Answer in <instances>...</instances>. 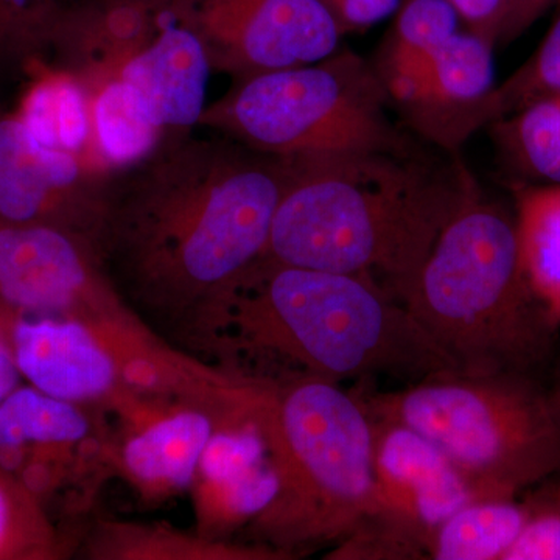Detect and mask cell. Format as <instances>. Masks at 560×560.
Instances as JSON below:
<instances>
[{
    "instance_id": "obj_12",
    "label": "cell",
    "mask_w": 560,
    "mask_h": 560,
    "mask_svg": "<svg viewBox=\"0 0 560 560\" xmlns=\"http://www.w3.org/2000/svg\"><path fill=\"white\" fill-rule=\"evenodd\" d=\"M10 341L22 378L55 399L108 415L145 396L131 388L114 353L75 320L11 315Z\"/></svg>"
},
{
    "instance_id": "obj_16",
    "label": "cell",
    "mask_w": 560,
    "mask_h": 560,
    "mask_svg": "<svg viewBox=\"0 0 560 560\" xmlns=\"http://www.w3.org/2000/svg\"><path fill=\"white\" fill-rule=\"evenodd\" d=\"M212 72L205 44L180 20L173 0L158 31L125 65L119 79L135 88L153 120L171 135L198 128Z\"/></svg>"
},
{
    "instance_id": "obj_24",
    "label": "cell",
    "mask_w": 560,
    "mask_h": 560,
    "mask_svg": "<svg viewBox=\"0 0 560 560\" xmlns=\"http://www.w3.org/2000/svg\"><path fill=\"white\" fill-rule=\"evenodd\" d=\"M62 0H0V83L49 61Z\"/></svg>"
},
{
    "instance_id": "obj_20",
    "label": "cell",
    "mask_w": 560,
    "mask_h": 560,
    "mask_svg": "<svg viewBox=\"0 0 560 560\" xmlns=\"http://www.w3.org/2000/svg\"><path fill=\"white\" fill-rule=\"evenodd\" d=\"M528 515V501H470L431 530L427 556L431 560H501Z\"/></svg>"
},
{
    "instance_id": "obj_11",
    "label": "cell",
    "mask_w": 560,
    "mask_h": 560,
    "mask_svg": "<svg viewBox=\"0 0 560 560\" xmlns=\"http://www.w3.org/2000/svg\"><path fill=\"white\" fill-rule=\"evenodd\" d=\"M106 175L43 145L14 110L0 109V219L60 228L92 243Z\"/></svg>"
},
{
    "instance_id": "obj_32",
    "label": "cell",
    "mask_w": 560,
    "mask_h": 560,
    "mask_svg": "<svg viewBox=\"0 0 560 560\" xmlns=\"http://www.w3.org/2000/svg\"><path fill=\"white\" fill-rule=\"evenodd\" d=\"M10 313L0 311V401L20 388L22 375L10 341Z\"/></svg>"
},
{
    "instance_id": "obj_1",
    "label": "cell",
    "mask_w": 560,
    "mask_h": 560,
    "mask_svg": "<svg viewBox=\"0 0 560 560\" xmlns=\"http://www.w3.org/2000/svg\"><path fill=\"white\" fill-rule=\"evenodd\" d=\"M287 183L282 158L195 130L106 175L94 246L140 318L176 348L198 313L264 256Z\"/></svg>"
},
{
    "instance_id": "obj_6",
    "label": "cell",
    "mask_w": 560,
    "mask_h": 560,
    "mask_svg": "<svg viewBox=\"0 0 560 560\" xmlns=\"http://www.w3.org/2000/svg\"><path fill=\"white\" fill-rule=\"evenodd\" d=\"M361 397L372 419L433 442L481 500L515 499L560 470V425L534 375L445 372Z\"/></svg>"
},
{
    "instance_id": "obj_31",
    "label": "cell",
    "mask_w": 560,
    "mask_h": 560,
    "mask_svg": "<svg viewBox=\"0 0 560 560\" xmlns=\"http://www.w3.org/2000/svg\"><path fill=\"white\" fill-rule=\"evenodd\" d=\"M470 32L495 44L506 20L511 0H448Z\"/></svg>"
},
{
    "instance_id": "obj_33",
    "label": "cell",
    "mask_w": 560,
    "mask_h": 560,
    "mask_svg": "<svg viewBox=\"0 0 560 560\" xmlns=\"http://www.w3.org/2000/svg\"><path fill=\"white\" fill-rule=\"evenodd\" d=\"M550 396H551L552 408H555L556 418H558V422L560 425V388H559L558 393L550 394Z\"/></svg>"
},
{
    "instance_id": "obj_3",
    "label": "cell",
    "mask_w": 560,
    "mask_h": 560,
    "mask_svg": "<svg viewBox=\"0 0 560 560\" xmlns=\"http://www.w3.org/2000/svg\"><path fill=\"white\" fill-rule=\"evenodd\" d=\"M287 183L264 259L370 280L404 301L474 180L422 153L282 158Z\"/></svg>"
},
{
    "instance_id": "obj_19",
    "label": "cell",
    "mask_w": 560,
    "mask_h": 560,
    "mask_svg": "<svg viewBox=\"0 0 560 560\" xmlns=\"http://www.w3.org/2000/svg\"><path fill=\"white\" fill-rule=\"evenodd\" d=\"M91 119V167L103 173L145 160L167 136L135 88L120 79L109 81L92 97Z\"/></svg>"
},
{
    "instance_id": "obj_2",
    "label": "cell",
    "mask_w": 560,
    "mask_h": 560,
    "mask_svg": "<svg viewBox=\"0 0 560 560\" xmlns=\"http://www.w3.org/2000/svg\"><path fill=\"white\" fill-rule=\"evenodd\" d=\"M176 348L232 377L279 385L458 372L401 302L370 280L264 259L205 305Z\"/></svg>"
},
{
    "instance_id": "obj_10",
    "label": "cell",
    "mask_w": 560,
    "mask_h": 560,
    "mask_svg": "<svg viewBox=\"0 0 560 560\" xmlns=\"http://www.w3.org/2000/svg\"><path fill=\"white\" fill-rule=\"evenodd\" d=\"M105 418L110 475L127 482L147 508L190 490L202 452L217 423L224 420L189 401L150 396Z\"/></svg>"
},
{
    "instance_id": "obj_13",
    "label": "cell",
    "mask_w": 560,
    "mask_h": 560,
    "mask_svg": "<svg viewBox=\"0 0 560 560\" xmlns=\"http://www.w3.org/2000/svg\"><path fill=\"white\" fill-rule=\"evenodd\" d=\"M276 490L278 477L256 412L220 420L189 490L195 530L208 539H235L270 504Z\"/></svg>"
},
{
    "instance_id": "obj_21",
    "label": "cell",
    "mask_w": 560,
    "mask_h": 560,
    "mask_svg": "<svg viewBox=\"0 0 560 560\" xmlns=\"http://www.w3.org/2000/svg\"><path fill=\"white\" fill-rule=\"evenodd\" d=\"M517 231L523 268L537 300L560 326V186L517 191Z\"/></svg>"
},
{
    "instance_id": "obj_28",
    "label": "cell",
    "mask_w": 560,
    "mask_h": 560,
    "mask_svg": "<svg viewBox=\"0 0 560 560\" xmlns=\"http://www.w3.org/2000/svg\"><path fill=\"white\" fill-rule=\"evenodd\" d=\"M458 11L448 0H408L401 7L390 55L431 60V55L458 32Z\"/></svg>"
},
{
    "instance_id": "obj_9",
    "label": "cell",
    "mask_w": 560,
    "mask_h": 560,
    "mask_svg": "<svg viewBox=\"0 0 560 560\" xmlns=\"http://www.w3.org/2000/svg\"><path fill=\"white\" fill-rule=\"evenodd\" d=\"M213 72L245 80L335 54L342 32L320 0H175Z\"/></svg>"
},
{
    "instance_id": "obj_14",
    "label": "cell",
    "mask_w": 560,
    "mask_h": 560,
    "mask_svg": "<svg viewBox=\"0 0 560 560\" xmlns=\"http://www.w3.org/2000/svg\"><path fill=\"white\" fill-rule=\"evenodd\" d=\"M374 485L382 510L429 540L453 512L481 500L469 480L418 431L374 419Z\"/></svg>"
},
{
    "instance_id": "obj_8",
    "label": "cell",
    "mask_w": 560,
    "mask_h": 560,
    "mask_svg": "<svg viewBox=\"0 0 560 560\" xmlns=\"http://www.w3.org/2000/svg\"><path fill=\"white\" fill-rule=\"evenodd\" d=\"M108 423L103 412L55 399L32 385L0 401V467L49 512L62 495L66 514L94 504L106 464Z\"/></svg>"
},
{
    "instance_id": "obj_29",
    "label": "cell",
    "mask_w": 560,
    "mask_h": 560,
    "mask_svg": "<svg viewBox=\"0 0 560 560\" xmlns=\"http://www.w3.org/2000/svg\"><path fill=\"white\" fill-rule=\"evenodd\" d=\"M528 503V518L501 560H560V488Z\"/></svg>"
},
{
    "instance_id": "obj_30",
    "label": "cell",
    "mask_w": 560,
    "mask_h": 560,
    "mask_svg": "<svg viewBox=\"0 0 560 560\" xmlns=\"http://www.w3.org/2000/svg\"><path fill=\"white\" fill-rule=\"evenodd\" d=\"M342 32L366 28L393 14L400 0H320Z\"/></svg>"
},
{
    "instance_id": "obj_7",
    "label": "cell",
    "mask_w": 560,
    "mask_h": 560,
    "mask_svg": "<svg viewBox=\"0 0 560 560\" xmlns=\"http://www.w3.org/2000/svg\"><path fill=\"white\" fill-rule=\"evenodd\" d=\"M382 75L352 51L300 68L235 81L206 106L198 128L278 158L331 153H411L388 116Z\"/></svg>"
},
{
    "instance_id": "obj_5",
    "label": "cell",
    "mask_w": 560,
    "mask_h": 560,
    "mask_svg": "<svg viewBox=\"0 0 560 560\" xmlns=\"http://www.w3.org/2000/svg\"><path fill=\"white\" fill-rule=\"evenodd\" d=\"M278 477L275 499L241 533L300 558L337 544L378 510L374 419L361 394L298 378L265 385L256 411Z\"/></svg>"
},
{
    "instance_id": "obj_15",
    "label": "cell",
    "mask_w": 560,
    "mask_h": 560,
    "mask_svg": "<svg viewBox=\"0 0 560 560\" xmlns=\"http://www.w3.org/2000/svg\"><path fill=\"white\" fill-rule=\"evenodd\" d=\"M173 0H70L62 2L50 62L83 84L91 98L160 27Z\"/></svg>"
},
{
    "instance_id": "obj_22",
    "label": "cell",
    "mask_w": 560,
    "mask_h": 560,
    "mask_svg": "<svg viewBox=\"0 0 560 560\" xmlns=\"http://www.w3.org/2000/svg\"><path fill=\"white\" fill-rule=\"evenodd\" d=\"M493 44L477 33L456 32L433 51L430 70V97L423 108H480L490 119L493 92Z\"/></svg>"
},
{
    "instance_id": "obj_18",
    "label": "cell",
    "mask_w": 560,
    "mask_h": 560,
    "mask_svg": "<svg viewBox=\"0 0 560 560\" xmlns=\"http://www.w3.org/2000/svg\"><path fill=\"white\" fill-rule=\"evenodd\" d=\"M14 113L50 149L66 151L91 167V95L79 80L50 61L33 62ZM92 168V167H91Z\"/></svg>"
},
{
    "instance_id": "obj_17",
    "label": "cell",
    "mask_w": 560,
    "mask_h": 560,
    "mask_svg": "<svg viewBox=\"0 0 560 560\" xmlns=\"http://www.w3.org/2000/svg\"><path fill=\"white\" fill-rule=\"evenodd\" d=\"M75 556L88 560H293L289 552L241 539L215 540L165 523L94 515L81 523Z\"/></svg>"
},
{
    "instance_id": "obj_4",
    "label": "cell",
    "mask_w": 560,
    "mask_h": 560,
    "mask_svg": "<svg viewBox=\"0 0 560 560\" xmlns=\"http://www.w3.org/2000/svg\"><path fill=\"white\" fill-rule=\"evenodd\" d=\"M401 304L460 374L534 375L556 331L523 268L517 220L475 190L442 231Z\"/></svg>"
},
{
    "instance_id": "obj_23",
    "label": "cell",
    "mask_w": 560,
    "mask_h": 560,
    "mask_svg": "<svg viewBox=\"0 0 560 560\" xmlns=\"http://www.w3.org/2000/svg\"><path fill=\"white\" fill-rule=\"evenodd\" d=\"M75 540L13 475L0 467V560H62Z\"/></svg>"
},
{
    "instance_id": "obj_25",
    "label": "cell",
    "mask_w": 560,
    "mask_h": 560,
    "mask_svg": "<svg viewBox=\"0 0 560 560\" xmlns=\"http://www.w3.org/2000/svg\"><path fill=\"white\" fill-rule=\"evenodd\" d=\"M504 128L523 171L560 186V94L515 110Z\"/></svg>"
},
{
    "instance_id": "obj_27",
    "label": "cell",
    "mask_w": 560,
    "mask_h": 560,
    "mask_svg": "<svg viewBox=\"0 0 560 560\" xmlns=\"http://www.w3.org/2000/svg\"><path fill=\"white\" fill-rule=\"evenodd\" d=\"M560 94V14L539 49L503 86L490 95V119L525 108L529 103Z\"/></svg>"
},
{
    "instance_id": "obj_26",
    "label": "cell",
    "mask_w": 560,
    "mask_h": 560,
    "mask_svg": "<svg viewBox=\"0 0 560 560\" xmlns=\"http://www.w3.org/2000/svg\"><path fill=\"white\" fill-rule=\"evenodd\" d=\"M331 560L429 559L427 541L419 530L390 512L378 510L364 515L338 547L327 552Z\"/></svg>"
}]
</instances>
